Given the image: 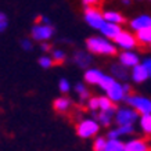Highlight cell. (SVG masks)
<instances>
[{
  "label": "cell",
  "mask_w": 151,
  "mask_h": 151,
  "mask_svg": "<svg viewBox=\"0 0 151 151\" xmlns=\"http://www.w3.org/2000/svg\"><path fill=\"white\" fill-rule=\"evenodd\" d=\"M86 50L97 55H115L116 45L104 36H90L86 39Z\"/></svg>",
  "instance_id": "6da1fadb"
},
{
  "label": "cell",
  "mask_w": 151,
  "mask_h": 151,
  "mask_svg": "<svg viewBox=\"0 0 151 151\" xmlns=\"http://www.w3.org/2000/svg\"><path fill=\"white\" fill-rule=\"evenodd\" d=\"M101 129V125L97 122V119L89 116H82L78 118V122L75 125V132L78 134V137L83 139V140H90L99 136Z\"/></svg>",
  "instance_id": "7a4b0ae2"
},
{
  "label": "cell",
  "mask_w": 151,
  "mask_h": 151,
  "mask_svg": "<svg viewBox=\"0 0 151 151\" xmlns=\"http://www.w3.org/2000/svg\"><path fill=\"white\" fill-rule=\"evenodd\" d=\"M142 115L139 114L137 111L129 107L128 104L125 105H118L116 112H115V119L114 124L116 126H128V125H134L136 122L140 121Z\"/></svg>",
  "instance_id": "3957f363"
},
{
  "label": "cell",
  "mask_w": 151,
  "mask_h": 151,
  "mask_svg": "<svg viewBox=\"0 0 151 151\" xmlns=\"http://www.w3.org/2000/svg\"><path fill=\"white\" fill-rule=\"evenodd\" d=\"M125 104L132 107L137 111L140 115H150L151 114V99L136 93H130L125 99Z\"/></svg>",
  "instance_id": "277c9868"
},
{
  "label": "cell",
  "mask_w": 151,
  "mask_h": 151,
  "mask_svg": "<svg viewBox=\"0 0 151 151\" xmlns=\"http://www.w3.org/2000/svg\"><path fill=\"white\" fill-rule=\"evenodd\" d=\"M54 35V27L51 24H35L31 29V37L36 42H47Z\"/></svg>",
  "instance_id": "5b68a950"
},
{
  "label": "cell",
  "mask_w": 151,
  "mask_h": 151,
  "mask_svg": "<svg viewBox=\"0 0 151 151\" xmlns=\"http://www.w3.org/2000/svg\"><path fill=\"white\" fill-rule=\"evenodd\" d=\"M83 18H85V21H86L89 27L93 28V29H97V31H100V28L105 22L104 15L97 7H85Z\"/></svg>",
  "instance_id": "8992f818"
},
{
  "label": "cell",
  "mask_w": 151,
  "mask_h": 151,
  "mask_svg": "<svg viewBox=\"0 0 151 151\" xmlns=\"http://www.w3.org/2000/svg\"><path fill=\"white\" fill-rule=\"evenodd\" d=\"M114 43L116 45V47H121L124 50H133L134 47L137 46V39L134 35H132L128 31H122L118 36L114 39Z\"/></svg>",
  "instance_id": "52a82bcc"
},
{
  "label": "cell",
  "mask_w": 151,
  "mask_h": 151,
  "mask_svg": "<svg viewBox=\"0 0 151 151\" xmlns=\"http://www.w3.org/2000/svg\"><path fill=\"white\" fill-rule=\"evenodd\" d=\"M104 94L110 97L115 104H119V103L125 101V99H126V96H128V93H126V90H125L124 83L119 82V81H115V82L112 83V86H111Z\"/></svg>",
  "instance_id": "ba28073f"
},
{
  "label": "cell",
  "mask_w": 151,
  "mask_h": 151,
  "mask_svg": "<svg viewBox=\"0 0 151 151\" xmlns=\"http://www.w3.org/2000/svg\"><path fill=\"white\" fill-rule=\"evenodd\" d=\"M136 133L134 125H128V126H116L115 128H110L105 133L107 139H122L128 137V136H133Z\"/></svg>",
  "instance_id": "9c48e42d"
},
{
  "label": "cell",
  "mask_w": 151,
  "mask_h": 151,
  "mask_svg": "<svg viewBox=\"0 0 151 151\" xmlns=\"http://www.w3.org/2000/svg\"><path fill=\"white\" fill-rule=\"evenodd\" d=\"M115 111H96V112H89V115L92 118L97 119V122L101 125V128L105 129H110L114 124V119H115Z\"/></svg>",
  "instance_id": "30bf717a"
},
{
  "label": "cell",
  "mask_w": 151,
  "mask_h": 151,
  "mask_svg": "<svg viewBox=\"0 0 151 151\" xmlns=\"http://www.w3.org/2000/svg\"><path fill=\"white\" fill-rule=\"evenodd\" d=\"M125 151H151L150 140L144 137H132L125 142Z\"/></svg>",
  "instance_id": "8fae6325"
},
{
  "label": "cell",
  "mask_w": 151,
  "mask_h": 151,
  "mask_svg": "<svg viewBox=\"0 0 151 151\" xmlns=\"http://www.w3.org/2000/svg\"><path fill=\"white\" fill-rule=\"evenodd\" d=\"M72 63L76 65L78 68H82V69L90 68V65H92V63H93L92 53L85 51V50H76L72 55Z\"/></svg>",
  "instance_id": "7c38bea8"
},
{
  "label": "cell",
  "mask_w": 151,
  "mask_h": 151,
  "mask_svg": "<svg viewBox=\"0 0 151 151\" xmlns=\"http://www.w3.org/2000/svg\"><path fill=\"white\" fill-rule=\"evenodd\" d=\"M53 110H54L57 114H61V115L69 114V112L73 110V101L67 96L57 97V99L53 101Z\"/></svg>",
  "instance_id": "4fadbf2b"
},
{
  "label": "cell",
  "mask_w": 151,
  "mask_h": 151,
  "mask_svg": "<svg viewBox=\"0 0 151 151\" xmlns=\"http://www.w3.org/2000/svg\"><path fill=\"white\" fill-rule=\"evenodd\" d=\"M104 76V72L99 68H87L85 69V73H83V81L90 85V86H99L100 81Z\"/></svg>",
  "instance_id": "5bb4252c"
},
{
  "label": "cell",
  "mask_w": 151,
  "mask_h": 151,
  "mask_svg": "<svg viewBox=\"0 0 151 151\" xmlns=\"http://www.w3.org/2000/svg\"><path fill=\"white\" fill-rule=\"evenodd\" d=\"M119 63L125 65L126 68H133L137 64H140V57L137 53H134L132 50H125L119 54Z\"/></svg>",
  "instance_id": "9a60e30c"
},
{
  "label": "cell",
  "mask_w": 151,
  "mask_h": 151,
  "mask_svg": "<svg viewBox=\"0 0 151 151\" xmlns=\"http://www.w3.org/2000/svg\"><path fill=\"white\" fill-rule=\"evenodd\" d=\"M73 93L76 94V97H78V103L81 105H85L86 104V101L92 97V93H90V90H89L86 82L75 83V86H73Z\"/></svg>",
  "instance_id": "2e32d148"
},
{
  "label": "cell",
  "mask_w": 151,
  "mask_h": 151,
  "mask_svg": "<svg viewBox=\"0 0 151 151\" xmlns=\"http://www.w3.org/2000/svg\"><path fill=\"white\" fill-rule=\"evenodd\" d=\"M121 32H122L121 25H118V24H112V22H107V21H105V22L103 24V27L100 28V33L104 37L110 39V40H114L115 37L118 36Z\"/></svg>",
  "instance_id": "e0dca14e"
},
{
  "label": "cell",
  "mask_w": 151,
  "mask_h": 151,
  "mask_svg": "<svg viewBox=\"0 0 151 151\" xmlns=\"http://www.w3.org/2000/svg\"><path fill=\"white\" fill-rule=\"evenodd\" d=\"M110 72L116 81H119V82H126V81L130 78V72H129L128 68H126L125 65H122L121 63L111 65Z\"/></svg>",
  "instance_id": "ac0fdd59"
},
{
  "label": "cell",
  "mask_w": 151,
  "mask_h": 151,
  "mask_svg": "<svg viewBox=\"0 0 151 151\" xmlns=\"http://www.w3.org/2000/svg\"><path fill=\"white\" fill-rule=\"evenodd\" d=\"M130 78H132V81L134 83H143L150 78V75H148L144 65L137 64L136 67H133L132 71H130Z\"/></svg>",
  "instance_id": "d6986e66"
},
{
  "label": "cell",
  "mask_w": 151,
  "mask_h": 151,
  "mask_svg": "<svg viewBox=\"0 0 151 151\" xmlns=\"http://www.w3.org/2000/svg\"><path fill=\"white\" fill-rule=\"evenodd\" d=\"M130 28L136 32L140 31V29L151 28V17L150 15H139L136 18H133L130 21Z\"/></svg>",
  "instance_id": "ffe728a7"
},
{
  "label": "cell",
  "mask_w": 151,
  "mask_h": 151,
  "mask_svg": "<svg viewBox=\"0 0 151 151\" xmlns=\"http://www.w3.org/2000/svg\"><path fill=\"white\" fill-rule=\"evenodd\" d=\"M103 15H104V19L107 21V22L118 24V25H121V24L125 22V18L121 15V13L114 11V10H107V11L103 13Z\"/></svg>",
  "instance_id": "44dd1931"
},
{
  "label": "cell",
  "mask_w": 151,
  "mask_h": 151,
  "mask_svg": "<svg viewBox=\"0 0 151 151\" xmlns=\"http://www.w3.org/2000/svg\"><path fill=\"white\" fill-rule=\"evenodd\" d=\"M105 151H125V143L121 139H108Z\"/></svg>",
  "instance_id": "7402d4cb"
},
{
  "label": "cell",
  "mask_w": 151,
  "mask_h": 151,
  "mask_svg": "<svg viewBox=\"0 0 151 151\" xmlns=\"http://www.w3.org/2000/svg\"><path fill=\"white\" fill-rule=\"evenodd\" d=\"M136 39L142 45H150L151 43V28H146V29L137 31L136 32Z\"/></svg>",
  "instance_id": "603a6c76"
},
{
  "label": "cell",
  "mask_w": 151,
  "mask_h": 151,
  "mask_svg": "<svg viewBox=\"0 0 151 151\" xmlns=\"http://www.w3.org/2000/svg\"><path fill=\"white\" fill-rule=\"evenodd\" d=\"M139 125H140V129L142 132L147 136H151V114L150 115H142L140 116V121H139Z\"/></svg>",
  "instance_id": "cb8c5ba5"
},
{
  "label": "cell",
  "mask_w": 151,
  "mask_h": 151,
  "mask_svg": "<svg viewBox=\"0 0 151 151\" xmlns=\"http://www.w3.org/2000/svg\"><path fill=\"white\" fill-rule=\"evenodd\" d=\"M107 142L108 139L107 136H96L93 139V143H92V150L93 151H105V146H107Z\"/></svg>",
  "instance_id": "d4e9b609"
},
{
  "label": "cell",
  "mask_w": 151,
  "mask_h": 151,
  "mask_svg": "<svg viewBox=\"0 0 151 151\" xmlns=\"http://www.w3.org/2000/svg\"><path fill=\"white\" fill-rule=\"evenodd\" d=\"M51 57H53L55 64H63L67 60V53L64 50H61V49H53L51 50Z\"/></svg>",
  "instance_id": "484cf974"
},
{
  "label": "cell",
  "mask_w": 151,
  "mask_h": 151,
  "mask_svg": "<svg viewBox=\"0 0 151 151\" xmlns=\"http://www.w3.org/2000/svg\"><path fill=\"white\" fill-rule=\"evenodd\" d=\"M85 107H86V110L89 111V112H96V111L100 110V104H99V96H92L89 100L86 101V104H85Z\"/></svg>",
  "instance_id": "4316f807"
},
{
  "label": "cell",
  "mask_w": 151,
  "mask_h": 151,
  "mask_svg": "<svg viewBox=\"0 0 151 151\" xmlns=\"http://www.w3.org/2000/svg\"><path fill=\"white\" fill-rule=\"evenodd\" d=\"M37 63H39V65H40L43 69H49V68H51V67L55 64L54 60H53V57H51V55H47V54L40 55L39 60H37Z\"/></svg>",
  "instance_id": "83f0119b"
},
{
  "label": "cell",
  "mask_w": 151,
  "mask_h": 151,
  "mask_svg": "<svg viewBox=\"0 0 151 151\" xmlns=\"http://www.w3.org/2000/svg\"><path fill=\"white\" fill-rule=\"evenodd\" d=\"M71 89H72L71 82H69L67 78H61L58 81V90L63 93V94H68V93L71 92Z\"/></svg>",
  "instance_id": "f1b7e54d"
},
{
  "label": "cell",
  "mask_w": 151,
  "mask_h": 151,
  "mask_svg": "<svg viewBox=\"0 0 151 151\" xmlns=\"http://www.w3.org/2000/svg\"><path fill=\"white\" fill-rule=\"evenodd\" d=\"M19 46H21V49H22L24 51H32L33 43H32V40H31V39L25 37V39H22V40L19 42Z\"/></svg>",
  "instance_id": "f546056e"
},
{
  "label": "cell",
  "mask_w": 151,
  "mask_h": 151,
  "mask_svg": "<svg viewBox=\"0 0 151 151\" xmlns=\"http://www.w3.org/2000/svg\"><path fill=\"white\" fill-rule=\"evenodd\" d=\"M7 27H9V18L4 13L0 11V32H4Z\"/></svg>",
  "instance_id": "4dcf8cb0"
},
{
  "label": "cell",
  "mask_w": 151,
  "mask_h": 151,
  "mask_svg": "<svg viewBox=\"0 0 151 151\" xmlns=\"http://www.w3.org/2000/svg\"><path fill=\"white\" fill-rule=\"evenodd\" d=\"M142 64L146 67L147 72H148V75H150V78H151V57H146V58L143 60Z\"/></svg>",
  "instance_id": "1f68e13d"
},
{
  "label": "cell",
  "mask_w": 151,
  "mask_h": 151,
  "mask_svg": "<svg viewBox=\"0 0 151 151\" xmlns=\"http://www.w3.org/2000/svg\"><path fill=\"white\" fill-rule=\"evenodd\" d=\"M40 50L45 51V53H47V51H51L53 49H51L50 43H47V42H42V43H40Z\"/></svg>",
  "instance_id": "d6a6232c"
},
{
  "label": "cell",
  "mask_w": 151,
  "mask_h": 151,
  "mask_svg": "<svg viewBox=\"0 0 151 151\" xmlns=\"http://www.w3.org/2000/svg\"><path fill=\"white\" fill-rule=\"evenodd\" d=\"M82 3L85 4V7H94L99 3V0H82Z\"/></svg>",
  "instance_id": "836d02e7"
},
{
  "label": "cell",
  "mask_w": 151,
  "mask_h": 151,
  "mask_svg": "<svg viewBox=\"0 0 151 151\" xmlns=\"http://www.w3.org/2000/svg\"><path fill=\"white\" fill-rule=\"evenodd\" d=\"M39 21H40L42 24H51L50 19H49V17H46V15H42V17H39Z\"/></svg>",
  "instance_id": "e575fe53"
},
{
  "label": "cell",
  "mask_w": 151,
  "mask_h": 151,
  "mask_svg": "<svg viewBox=\"0 0 151 151\" xmlns=\"http://www.w3.org/2000/svg\"><path fill=\"white\" fill-rule=\"evenodd\" d=\"M122 3H124V4H126V6H128L129 3H130V0H122Z\"/></svg>",
  "instance_id": "d590c367"
},
{
  "label": "cell",
  "mask_w": 151,
  "mask_h": 151,
  "mask_svg": "<svg viewBox=\"0 0 151 151\" xmlns=\"http://www.w3.org/2000/svg\"><path fill=\"white\" fill-rule=\"evenodd\" d=\"M150 146H151V140H150Z\"/></svg>",
  "instance_id": "8d00e7d4"
},
{
  "label": "cell",
  "mask_w": 151,
  "mask_h": 151,
  "mask_svg": "<svg viewBox=\"0 0 151 151\" xmlns=\"http://www.w3.org/2000/svg\"><path fill=\"white\" fill-rule=\"evenodd\" d=\"M150 47H151V43H150Z\"/></svg>",
  "instance_id": "74e56055"
},
{
  "label": "cell",
  "mask_w": 151,
  "mask_h": 151,
  "mask_svg": "<svg viewBox=\"0 0 151 151\" xmlns=\"http://www.w3.org/2000/svg\"><path fill=\"white\" fill-rule=\"evenodd\" d=\"M150 1H151V0H150Z\"/></svg>",
  "instance_id": "f35d334b"
}]
</instances>
